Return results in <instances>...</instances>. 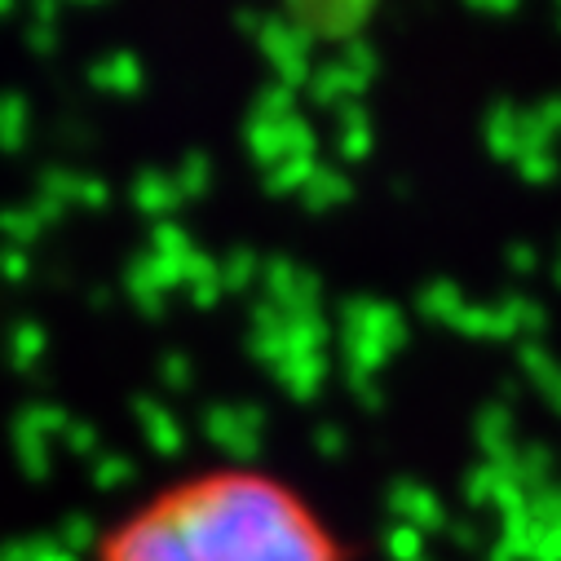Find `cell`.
<instances>
[{
	"instance_id": "6da1fadb",
	"label": "cell",
	"mask_w": 561,
	"mask_h": 561,
	"mask_svg": "<svg viewBox=\"0 0 561 561\" xmlns=\"http://www.w3.org/2000/svg\"><path fill=\"white\" fill-rule=\"evenodd\" d=\"M98 561H345L323 513L256 469L191 473L124 513Z\"/></svg>"
}]
</instances>
